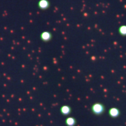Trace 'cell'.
Returning <instances> with one entry per match:
<instances>
[{
	"label": "cell",
	"mask_w": 126,
	"mask_h": 126,
	"mask_svg": "<svg viewBox=\"0 0 126 126\" xmlns=\"http://www.w3.org/2000/svg\"><path fill=\"white\" fill-rule=\"evenodd\" d=\"M108 114L112 118H117L121 115V111L117 107H111L109 109Z\"/></svg>",
	"instance_id": "2"
},
{
	"label": "cell",
	"mask_w": 126,
	"mask_h": 126,
	"mask_svg": "<svg viewBox=\"0 0 126 126\" xmlns=\"http://www.w3.org/2000/svg\"><path fill=\"white\" fill-rule=\"evenodd\" d=\"M37 6L41 10L45 11V10L49 9V7L50 6V3L48 0H39L38 1Z\"/></svg>",
	"instance_id": "4"
},
{
	"label": "cell",
	"mask_w": 126,
	"mask_h": 126,
	"mask_svg": "<svg viewBox=\"0 0 126 126\" xmlns=\"http://www.w3.org/2000/svg\"><path fill=\"white\" fill-rule=\"evenodd\" d=\"M118 34L123 36H126V25H121L118 29Z\"/></svg>",
	"instance_id": "7"
},
{
	"label": "cell",
	"mask_w": 126,
	"mask_h": 126,
	"mask_svg": "<svg viewBox=\"0 0 126 126\" xmlns=\"http://www.w3.org/2000/svg\"><path fill=\"white\" fill-rule=\"evenodd\" d=\"M52 38H53V34L50 32L44 31L41 33L40 39L44 42H48L52 39Z\"/></svg>",
	"instance_id": "3"
},
{
	"label": "cell",
	"mask_w": 126,
	"mask_h": 126,
	"mask_svg": "<svg viewBox=\"0 0 126 126\" xmlns=\"http://www.w3.org/2000/svg\"><path fill=\"white\" fill-rule=\"evenodd\" d=\"M91 112L95 116H100L102 115L105 111V107L102 103L96 102L92 104L90 107Z\"/></svg>",
	"instance_id": "1"
},
{
	"label": "cell",
	"mask_w": 126,
	"mask_h": 126,
	"mask_svg": "<svg viewBox=\"0 0 126 126\" xmlns=\"http://www.w3.org/2000/svg\"><path fill=\"white\" fill-rule=\"evenodd\" d=\"M64 122L67 126H75L77 123V119L74 117H67Z\"/></svg>",
	"instance_id": "6"
},
{
	"label": "cell",
	"mask_w": 126,
	"mask_h": 126,
	"mask_svg": "<svg viewBox=\"0 0 126 126\" xmlns=\"http://www.w3.org/2000/svg\"><path fill=\"white\" fill-rule=\"evenodd\" d=\"M72 111V108L69 105H63L60 109V112L63 116H69Z\"/></svg>",
	"instance_id": "5"
}]
</instances>
